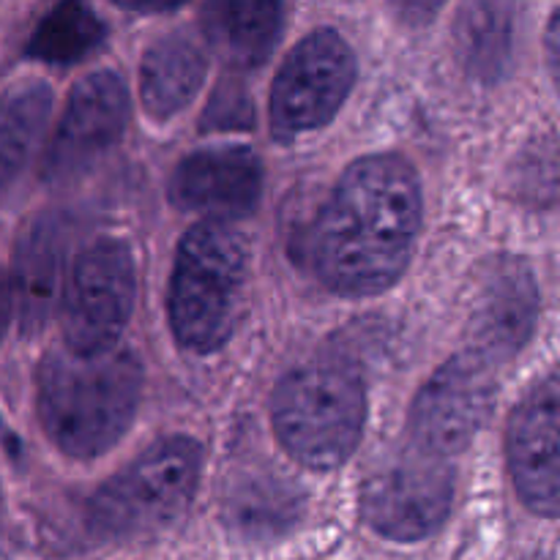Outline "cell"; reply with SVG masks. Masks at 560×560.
<instances>
[{"mask_svg": "<svg viewBox=\"0 0 560 560\" xmlns=\"http://www.w3.org/2000/svg\"><path fill=\"white\" fill-rule=\"evenodd\" d=\"M421 228V184L394 153L364 156L345 170L315 228V271L350 299L377 295L408 268Z\"/></svg>", "mask_w": 560, "mask_h": 560, "instance_id": "obj_1", "label": "cell"}, {"mask_svg": "<svg viewBox=\"0 0 560 560\" xmlns=\"http://www.w3.org/2000/svg\"><path fill=\"white\" fill-rule=\"evenodd\" d=\"M142 364L113 345L98 353L55 350L36 372V410L49 441L74 459L109 452L135 421Z\"/></svg>", "mask_w": 560, "mask_h": 560, "instance_id": "obj_2", "label": "cell"}, {"mask_svg": "<svg viewBox=\"0 0 560 560\" xmlns=\"http://www.w3.org/2000/svg\"><path fill=\"white\" fill-rule=\"evenodd\" d=\"M249 252L230 222L206 219L184 235L170 279V328L184 350L217 353L235 331Z\"/></svg>", "mask_w": 560, "mask_h": 560, "instance_id": "obj_3", "label": "cell"}, {"mask_svg": "<svg viewBox=\"0 0 560 560\" xmlns=\"http://www.w3.org/2000/svg\"><path fill=\"white\" fill-rule=\"evenodd\" d=\"M271 419L290 457L312 470L339 468L364 435V383L339 361L304 364L277 386Z\"/></svg>", "mask_w": 560, "mask_h": 560, "instance_id": "obj_4", "label": "cell"}, {"mask_svg": "<svg viewBox=\"0 0 560 560\" xmlns=\"http://www.w3.org/2000/svg\"><path fill=\"white\" fill-rule=\"evenodd\" d=\"M202 474L200 443L164 438L113 476L91 501V525L104 539H140L184 517Z\"/></svg>", "mask_w": 560, "mask_h": 560, "instance_id": "obj_5", "label": "cell"}, {"mask_svg": "<svg viewBox=\"0 0 560 560\" xmlns=\"http://www.w3.org/2000/svg\"><path fill=\"white\" fill-rule=\"evenodd\" d=\"M452 503V459L413 441L381 457L361 485V517L392 541H421L435 534Z\"/></svg>", "mask_w": 560, "mask_h": 560, "instance_id": "obj_6", "label": "cell"}, {"mask_svg": "<svg viewBox=\"0 0 560 560\" xmlns=\"http://www.w3.org/2000/svg\"><path fill=\"white\" fill-rule=\"evenodd\" d=\"M137 299V268L131 249L118 238L88 246L60 293V323L66 348L98 353L118 345Z\"/></svg>", "mask_w": 560, "mask_h": 560, "instance_id": "obj_7", "label": "cell"}, {"mask_svg": "<svg viewBox=\"0 0 560 560\" xmlns=\"http://www.w3.org/2000/svg\"><path fill=\"white\" fill-rule=\"evenodd\" d=\"M355 82V55L331 27L310 33L284 58L271 91V129L282 142L323 129Z\"/></svg>", "mask_w": 560, "mask_h": 560, "instance_id": "obj_8", "label": "cell"}, {"mask_svg": "<svg viewBox=\"0 0 560 560\" xmlns=\"http://www.w3.org/2000/svg\"><path fill=\"white\" fill-rule=\"evenodd\" d=\"M495 402V366L474 350L448 359L416 394L410 441L441 457H457L479 435Z\"/></svg>", "mask_w": 560, "mask_h": 560, "instance_id": "obj_9", "label": "cell"}, {"mask_svg": "<svg viewBox=\"0 0 560 560\" xmlns=\"http://www.w3.org/2000/svg\"><path fill=\"white\" fill-rule=\"evenodd\" d=\"M129 124V91L115 71H93L71 88L44 153V178L74 184L120 142Z\"/></svg>", "mask_w": 560, "mask_h": 560, "instance_id": "obj_10", "label": "cell"}, {"mask_svg": "<svg viewBox=\"0 0 560 560\" xmlns=\"http://www.w3.org/2000/svg\"><path fill=\"white\" fill-rule=\"evenodd\" d=\"M539 301V284L523 257H492L476 277L470 350L492 366L512 361L534 337Z\"/></svg>", "mask_w": 560, "mask_h": 560, "instance_id": "obj_11", "label": "cell"}, {"mask_svg": "<svg viewBox=\"0 0 560 560\" xmlns=\"http://www.w3.org/2000/svg\"><path fill=\"white\" fill-rule=\"evenodd\" d=\"M506 452L520 501L539 517L556 520L560 509V386L556 372L536 383L514 410Z\"/></svg>", "mask_w": 560, "mask_h": 560, "instance_id": "obj_12", "label": "cell"}, {"mask_svg": "<svg viewBox=\"0 0 560 560\" xmlns=\"http://www.w3.org/2000/svg\"><path fill=\"white\" fill-rule=\"evenodd\" d=\"M262 195V164L249 148L219 145L189 153L170 178L178 208L230 222L252 213Z\"/></svg>", "mask_w": 560, "mask_h": 560, "instance_id": "obj_13", "label": "cell"}, {"mask_svg": "<svg viewBox=\"0 0 560 560\" xmlns=\"http://www.w3.org/2000/svg\"><path fill=\"white\" fill-rule=\"evenodd\" d=\"M69 238V222L60 213L33 219L20 235L9 284L16 320L27 334L38 331L52 317L55 301L63 293Z\"/></svg>", "mask_w": 560, "mask_h": 560, "instance_id": "obj_14", "label": "cell"}, {"mask_svg": "<svg viewBox=\"0 0 560 560\" xmlns=\"http://www.w3.org/2000/svg\"><path fill=\"white\" fill-rule=\"evenodd\" d=\"M525 0H463L454 52L470 80L495 85L512 71L523 31Z\"/></svg>", "mask_w": 560, "mask_h": 560, "instance_id": "obj_15", "label": "cell"}, {"mask_svg": "<svg viewBox=\"0 0 560 560\" xmlns=\"http://www.w3.org/2000/svg\"><path fill=\"white\" fill-rule=\"evenodd\" d=\"M304 512L299 487L268 465H252L230 476L224 490V523L244 541H273L295 528Z\"/></svg>", "mask_w": 560, "mask_h": 560, "instance_id": "obj_16", "label": "cell"}, {"mask_svg": "<svg viewBox=\"0 0 560 560\" xmlns=\"http://www.w3.org/2000/svg\"><path fill=\"white\" fill-rule=\"evenodd\" d=\"M284 22V0H206L200 11L208 47L233 69L271 58Z\"/></svg>", "mask_w": 560, "mask_h": 560, "instance_id": "obj_17", "label": "cell"}, {"mask_svg": "<svg viewBox=\"0 0 560 560\" xmlns=\"http://www.w3.org/2000/svg\"><path fill=\"white\" fill-rule=\"evenodd\" d=\"M208 74V58L189 33L153 42L142 58L140 98L153 120H170L195 102Z\"/></svg>", "mask_w": 560, "mask_h": 560, "instance_id": "obj_18", "label": "cell"}, {"mask_svg": "<svg viewBox=\"0 0 560 560\" xmlns=\"http://www.w3.org/2000/svg\"><path fill=\"white\" fill-rule=\"evenodd\" d=\"M52 113V88L27 80L0 96V197L22 178L33 162Z\"/></svg>", "mask_w": 560, "mask_h": 560, "instance_id": "obj_19", "label": "cell"}, {"mask_svg": "<svg viewBox=\"0 0 560 560\" xmlns=\"http://www.w3.org/2000/svg\"><path fill=\"white\" fill-rule=\"evenodd\" d=\"M104 22L88 0H58L33 31L27 55L42 63H77L104 42Z\"/></svg>", "mask_w": 560, "mask_h": 560, "instance_id": "obj_20", "label": "cell"}, {"mask_svg": "<svg viewBox=\"0 0 560 560\" xmlns=\"http://www.w3.org/2000/svg\"><path fill=\"white\" fill-rule=\"evenodd\" d=\"M255 120V107H252L249 93L238 82H222L202 115V129L206 131H230V129H249Z\"/></svg>", "mask_w": 560, "mask_h": 560, "instance_id": "obj_21", "label": "cell"}, {"mask_svg": "<svg viewBox=\"0 0 560 560\" xmlns=\"http://www.w3.org/2000/svg\"><path fill=\"white\" fill-rule=\"evenodd\" d=\"M448 0H392L394 11H397L399 20L410 27L430 25L443 9H446Z\"/></svg>", "mask_w": 560, "mask_h": 560, "instance_id": "obj_22", "label": "cell"}, {"mask_svg": "<svg viewBox=\"0 0 560 560\" xmlns=\"http://www.w3.org/2000/svg\"><path fill=\"white\" fill-rule=\"evenodd\" d=\"M115 3L126 11H137V14H162V11L178 9L186 0H115Z\"/></svg>", "mask_w": 560, "mask_h": 560, "instance_id": "obj_23", "label": "cell"}, {"mask_svg": "<svg viewBox=\"0 0 560 560\" xmlns=\"http://www.w3.org/2000/svg\"><path fill=\"white\" fill-rule=\"evenodd\" d=\"M11 315H14V299H11V284L9 279L0 273V342L5 337V328H9Z\"/></svg>", "mask_w": 560, "mask_h": 560, "instance_id": "obj_24", "label": "cell"}, {"mask_svg": "<svg viewBox=\"0 0 560 560\" xmlns=\"http://www.w3.org/2000/svg\"><path fill=\"white\" fill-rule=\"evenodd\" d=\"M547 47H550V66L558 69V14H552L550 27H547Z\"/></svg>", "mask_w": 560, "mask_h": 560, "instance_id": "obj_25", "label": "cell"}]
</instances>
